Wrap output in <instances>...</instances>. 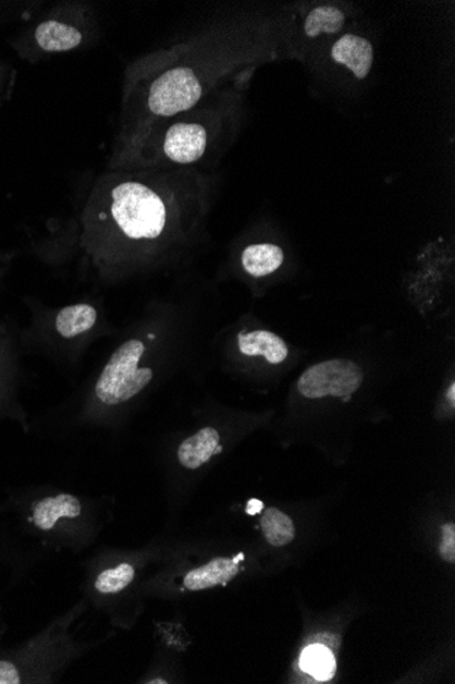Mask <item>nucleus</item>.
<instances>
[{
  "label": "nucleus",
  "instance_id": "f257e3e1",
  "mask_svg": "<svg viewBox=\"0 0 455 684\" xmlns=\"http://www.w3.org/2000/svg\"><path fill=\"white\" fill-rule=\"evenodd\" d=\"M286 19L285 59L310 64L335 37L354 28L356 12L348 3L295 4Z\"/></svg>",
  "mask_w": 455,
  "mask_h": 684
},
{
  "label": "nucleus",
  "instance_id": "f03ea898",
  "mask_svg": "<svg viewBox=\"0 0 455 684\" xmlns=\"http://www.w3.org/2000/svg\"><path fill=\"white\" fill-rule=\"evenodd\" d=\"M111 213L123 234L134 241L159 240L170 223L167 198L143 182H123L113 188Z\"/></svg>",
  "mask_w": 455,
  "mask_h": 684
},
{
  "label": "nucleus",
  "instance_id": "7ed1b4c3",
  "mask_svg": "<svg viewBox=\"0 0 455 684\" xmlns=\"http://www.w3.org/2000/svg\"><path fill=\"white\" fill-rule=\"evenodd\" d=\"M145 344L139 339L123 343L112 354L96 384V396L106 406H119L133 400L153 379V370L139 368Z\"/></svg>",
  "mask_w": 455,
  "mask_h": 684
},
{
  "label": "nucleus",
  "instance_id": "20e7f679",
  "mask_svg": "<svg viewBox=\"0 0 455 684\" xmlns=\"http://www.w3.org/2000/svg\"><path fill=\"white\" fill-rule=\"evenodd\" d=\"M209 90V86L192 69L184 64H173L151 81L146 106L151 115L168 120L202 103Z\"/></svg>",
  "mask_w": 455,
  "mask_h": 684
},
{
  "label": "nucleus",
  "instance_id": "39448f33",
  "mask_svg": "<svg viewBox=\"0 0 455 684\" xmlns=\"http://www.w3.org/2000/svg\"><path fill=\"white\" fill-rule=\"evenodd\" d=\"M365 380L360 365L349 359H329L308 368L297 381V390L308 400L335 396L349 401Z\"/></svg>",
  "mask_w": 455,
  "mask_h": 684
},
{
  "label": "nucleus",
  "instance_id": "423d86ee",
  "mask_svg": "<svg viewBox=\"0 0 455 684\" xmlns=\"http://www.w3.org/2000/svg\"><path fill=\"white\" fill-rule=\"evenodd\" d=\"M321 57L334 68L344 69L352 78L366 81L370 77L376 62V47L370 37L354 26L330 41L312 62Z\"/></svg>",
  "mask_w": 455,
  "mask_h": 684
},
{
  "label": "nucleus",
  "instance_id": "0eeeda50",
  "mask_svg": "<svg viewBox=\"0 0 455 684\" xmlns=\"http://www.w3.org/2000/svg\"><path fill=\"white\" fill-rule=\"evenodd\" d=\"M200 121L173 122L165 133H162V158L176 166H192L198 163L208 154L210 147V125Z\"/></svg>",
  "mask_w": 455,
  "mask_h": 684
},
{
  "label": "nucleus",
  "instance_id": "6e6552de",
  "mask_svg": "<svg viewBox=\"0 0 455 684\" xmlns=\"http://www.w3.org/2000/svg\"><path fill=\"white\" fill-rule=\"evenodd\" d=\"M83 513L77 497L70 493L47 497L32 505L29 524L42 533L52 532L62 520H74Z\"/></svg>",
  "mask_w": 455,
  "mask_h": 684
},
{
  "label": "nucleus",
  "instance_id": "1a4fd4ad",
  "mask_svg": "<svg viewBox=\"0 0 455 684\" xmlns=\"http://www.w3.org/2000/svg\"><path fill=\"white\" fill-rule=\"evenodd\" d=\"M243 554L235 559L219 558L211 560L202 567L189 571L184 576V588L192 591H199L216 588V586L226 585L239 574V560Z\"/></svg>",
  "mask_w": 455,
  "mask_h": 684
},
{
  "label": "nucleus",
  "instance_id": "9d476101",
  "mask_svg": "<svg viewBox=\"0 0 455 684\" xmlns=\"http://www.w3.org/2000/svg\"><path fill=\"white\" fill-rule=\"evenodd\" d=\"M220 435L213 428H204L199 432L183 441L177 450V460L188 471H197L198 467L210 461V457L219 454Z\"/></svg>",
  "mask_w": 455,
  "mask_h": 684
},
{
  "label": "nucleus",
  "instance_id": "9b49d317",
  "mask_svg": "<svg viewBox=\"0 0 455 684\" xmlns=\"http://www.w3.org/2000/svg\"><path fill=\"white\" fill-rule=\"evenodd\" d=\"M239 350L248 357L262 355L268 363L278 365L288 357V346L280 337L270 331H253L241 333L237 338Z\"/></svg>",
  "mask_w": 455,
  "mask_h": 684
},
{
  "label": "nucleus",
  "instance_id": "f8f14e48",
  "mask_svg": "<svg viewBox=\"0 0 455 684\" xmlns=\"http://www.w3.org/2000/svg\"><path fill=\"white\" fill-rule=\"evenodd\" d=\"M284 251L274 244L247 246L242 253V266L253 278H265L283 267Z\"/></svg>",
  "mask_w": 455,
  "mask_h": 684
},
{
  "label": "nucleus",
  "instance_id": "ddd939ff",
  "mask_svg": "<svg viewBox=\"0 0 455 684\" xmlns=\"http://www.w3.org/2000/svg\"><path fill=\"white\" fill-rule=\"evenodd\" d=\"M36 40L45 51H70L83 42V34L74 26L47 21L37 28Z\"/></svg>",
  "mask_w": 455,
  "mask_h": 684
},
{
  "label": "nucleus",
  "instance_id": "4468645a",
  "mask_svg": "<svg viewBox=\"0 0 455 684\" xmlns=\"http://www.w3.org/2000/svg\"><path fill=\"white\" fill-rule=\"evenodd\" d=\"M97 310L94 306L79 304L67 306L57 316V331L63 338L73 339L81 333L88 332L96 326Z\"/></svg>",
  "mask_w": 455,
  "mask_h": 684
},
{
  "label": "nucleus",
  "instance_id": "2eb2a0df",
  "mask_svg": "<svg viewBox=\"0 0 455 684\" xmlns=\"http://www.w3.org/2000/svg\"><path fill=\"white\" fill-rule=\"evenodd\" d=\"M265 538L273 547H285L295 540V525L288 515L278 509L265 511L261 518Z\"/></svg>",
  "mask_w": 455,
  "mask_h": 684
},
{
  "label": "nucleus",
  "instance_id": "dca6fc26",
  "mask_svg": "<svg viewBox=\"0 0 455 684\" xmlns=\"http://www.w3.org/2000/svg\"><path fill=\"white\" fill-rule=\"evenodd\" d=\"M300 668L317 681H330L335 672L332 650L323 645L308 646L302 654Z\"/></svg>",
  "mask_w": 455,
  "mask_h": 684
},
{
  "label": "nucleus",
  "instance_id": "f3484780",
  "mask_svg": "<svg viewBox=\"0 0 455 684\" xmlns=\"http://www.w3.org/2000/svg\"><path fill=\"white\" fill-rule=\"evenodd\" d=\"M135 575V570L130 563H122L116 567L108 569L97 576L96 589L101 595H115L123 589H126L132 584Z\"/></svg>",
  "mask_w": 455,
  "mask_h": 684
},
{
  "label": "nucleus",
  "instance_id": "a211bd4d",
  "mask_svg": "<svg viewBox=\"0 0 455 684\" xmlns=\"http://www.w3.org/2000/svg\"><path fill=\"white\" fill-rule=\"evenodd\" d=\"M442 542L439 546V553L446 562H455V526L454 524L443 525L442 527Z\"/></svg>",
  "mask_w": 455,
  "mask_h": 684
},
{
  "label": "nucleus",
  "instance_id": "6ab92c4d",
  "mask_svg": "<svg viewBox=\"0 0 455 684\" xmlns=\"http://www.w3.org/2000/svg\"><path fill=\"white\" fill-rule=\"evenodd\" d=\"M262 509H263V503L259 502V500L253 499L247 504V514L256 515L258 513H261Z\"/></svg>",
  "mask_w": 455,
  "mask_h": 684
},
{
  "label": "nucleus",
  "instance_id": "aec40b11",
  "mask_svg": "<svg viewBox=\"0 0 455 684\" xmlns=\"http://www.w3.org/2000/svg\"><path fill=\"white\" fill-rule=\"evenodd\" d=\"M447 398H448V401L452 402V405H454V402H455V384H454V382L448 388Z\"/></svg>",
  "mask_w": 455,
  "mask_h": 684
},
{
  "label": "nucleus",
  "instance_id": "412c9836",
  "mask_svg": "<svg viewBox=\"0 0 455 684\" xmlns=\"http://www.w3.org/2000/svg\"><path fill=\"white\" fill-rule=\"evenodd\" d=\"M149 683H167L165 681H153V682H149Z\"/></svg>",
  "mask_w": 455,
  "mask_h": 684
}]
</instances>
